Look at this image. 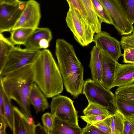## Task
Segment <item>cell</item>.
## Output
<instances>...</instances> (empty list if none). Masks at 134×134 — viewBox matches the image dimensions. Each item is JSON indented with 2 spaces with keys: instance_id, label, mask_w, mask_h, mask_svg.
Here are the masks:
<instances>
[{
  "instance_id": "obj_32",
  "label": "cell",
  "mask_w": 134,
  "mask_h": 134,
  "mask_svg": "<svg viewBox=\"0 0 134 134\" xmlns=\"http://www.w3.org/2000/svg\"><path fill=\"white\" fill-rule=\"evenodd\" d=\"M123 134H134V117L124 118Z\"/></svg>"
},
{
  "instance_id": "obj_4",
  "label": "cell",
  "mask_w": 134,
  "mask_h": 134,
  "mask_svg": "<svg viewBox=\"0 0 134 134\" xmlns=\"http://www.w3.org/2000/svg\"><path fill=\"white\" fill-rule=\"evenodd\" d=\"M68 4L69 9L65 19L67 25L75 40L81 46H87L93 42L95 33L80 12Z\"/></svg>"
},
{
  "instance_id": "obj_31",
  "label": "cell",
  "mask_w": 134,
  "mask_h": 134,
  "mask_svg": "<svg viewBox=\"0 0 134 134\" xmlns=\"http://www.w3.org/2000/svg\"><path fill=\"white\" fill-rule=\"evenodd\" d=\"M120 43L121 47L124 50L127 49L134 48V36L132 34L123 36Z\"/></svg>"
},
{
  "instance_id": "obj_9",
  "label": "cell",
  "mask_w": 134,
  "mask_h": 134,
  "mask_svg": "<svg viewBox=\"0 0 134 134\" xmlns=\"http://www.w3.org/2000/svg\"><path fill=\"white\" fill-rule=\"evenodd\" d=\"M27 1L0 4V33L10 32L19 18Z\"/></svg>"
},
{
  "instance_id": "obj_15",
  "label": "cell",
  "mask_w": 134,
  "mask_h": 134,
  "mask_svg": "<svg viewBox=\"0 0 134 134\" xmlns=\"http://www.w3.org/2000/svg\"><path fill=\"white\" fill-rule=\"evenodd\" d=\"M101 51V49L96 45L93 47L90 53L89 64L92 79L101 84L102 80Z\"/></svg>"
},
{
  "instance_id": "obj_8",
  "label": "cell",
  "mask_w": 134,
  "mask_h": 134,
  "mask_svg": "<svg viewBox=\"0 0 134 134\" xmlns=\"http://www.w3.org/2000/svg\"><path fill=\"white\" fill-rule=\"evenodd\" d=\"M109 14L113 25L121 35L130 34L134 28L116 0H98Z\"/></svg>"
},
{
  "instance_id": "obj_11",
  "label": "cell",
  "mask_w": 134,
  "mask_h": 134,
  "mask_svg": "<svg viewBox=\"0 0 134 134\" xmlns=\"http://www.w3.org/2000/svg\"><path fill=\"white\" fill-rule=\"evenodd\" d=\"M93 42L102 50L104 51L117 62L121 56H123L121 51L120 42L111 36L109 34L104 31L96 34Z\"/></svg>"
},
{
  "instance_id": "obj_36",
  "label": "cell",
  "mask_w": 134,
  "mask_h": 134,
  "mask_svg": "<svg viewBox=\"0 0 134 134\" xmlns=\"http://www.w3.org/2000/svg\"><path fill=\"white\" fill-rule=\"evenodd\" d=\"M124 51L123 62L134 64V48L127 49Z\"/></svg>"
},
{
  "instance_id": "obj_26",
  "label": "cell",
  "mask_w": 134,
  "mask_h": 134,
  "mask_svg": "<svg viewBox=\"0 0 134 134\" xmlns=\"http://www.w3.org/2000/svg\"><path fill=\"white\" fill-rule=\"evenodd\" d=\"M84 115H94L109 116L112 114L108 109L99 105L88 103L87 106L83 110Z\"/></svg>"
},
{
  "instance_id": "obj_3",
  "label": "cell",
  "mask_w": 134,
  "mask_h": 134,
  "mask_svg": "<svg viewBox=\"0 0 134 134\" xmlns=\"http://www.w3.org/2000/svg\"><path fill=\"white\" fill-rule=\"evenodd\" d=\"M35 82L46 98L59 94L63 89V81L58 65L51 52L44 49L33 64Z\"/></svg>"
},
{
  "instance_id": "obj_5",
  "label": "cell",
  "mask_w": 134,
  "mask_h": 134,
  "mask_svg": "<svg viewBox=\"0 0 134 134\" xmlns=\"http://www.w3.org/2000/svg\"><path fill=\"white\" fill-rule=\"evenodd\" d=\"M82 93L85 96L88 103L104 107L112 114L118 110L114 94L110 90L92 79H88L85 81Z\"/></svg>"
},
{
  "instance_id": "obj_7",
  "label": "cell",
  "mask_w": 134,
  "mask_h": 134,
  "mask_svg": "<svg viewBox=\"0 0 134 134\" xmlns=\"http://www.w3.org/2000/svg\"><path fill=\"white\" fill-rule=\"evenodd\" d=\"M41 51L31 50L15 47L11 52L2 70L0 76L23 67L33 64Z\"/></svg>"
},
{
  "instance_id": "obj_2",
  "label": "cell",
  "mask_w": 134,
  "mask_h": 134,
  "mask_svg": "<svg viewBox=\"0 0 134 134\" xmlns=\"http://www.w3.org/2000/svg\"><path fill=\"white\" fill-rule=\"evenodd\" d=\"M0 77V85L5 94L18 103L21 111L28 119L32 118L29 97L35 82L33 64L26 65Z\"/></svg>"
},
{
  "instance_id": "obj_27",
  "label": "cell",
  "mask_w": 134,
  "mask_h": 134,
  "mask_svg": "<svg viewBox=\"0 0 134 134\" xmlns=\"http://www.w3.org/2000/svg\"><path fill=\"white\" fill-rule=\"evenodd\" d=\"M96 14L102 23L112 24L111 19L108 13L98 0H91Z\"/></svg>"
},
{
  "instance_id": "obj_22",
  "label": "cell",
  "mask_w": 134,
  "mask_h": 134,
  "mask_svg": "<svg viewBox=\"0 0 134 134\" xmlns=\"http://www.w3.org/2000/svg\"><path fill=\"white\" fill-rule=\"evenodd\" d=\"M115 93L116 97L134 104V83L128 85L118 87Z\"/></svg>"
},
{
  "instance_id": "obj_16",
  "label": "cell",
  "mask_w": 134,
  "mask_h": 134,
  "mask_svg": "<svg viewBox=\"0 0 134 134\" xmlns=\"http://www.w3.org/2000/svg\"><path fill=\"white\" fill-rule=\"evenodd\" d=\"M52 38L51 32L47 27H39L35 29L24 46L25 48L31 50H39V44L43 39L51 41Z\"/></svg>"
},
{
  "instance_id": "obj_41",
  "label": "cell",
  "mask_w": 134,
  "mask_h": 134,
  "mask_svg": "<svg viewBox=\"0 0 134 134\" xmlns=\"http://www.w3.org/2000/svg\"><path fill=\"white\" fill-rule=\"evenodd\" d=\"M133 34H132V35L134 36V29H133Z\"/></svg>"
},
{
  "instance_id": "obj_35",
  "label": "cell",
  "mask_w": 134,
  "mask_h": 134,
  "mask_svg": "<svg viewBox=\"0 0 134 134\" xmlns=\"http://www.w3.org/2000/svg\"><path fill=\"white\" fill-rule=\"evenodd\" d=\"M108 116L105 115L99 116L94 115H87L81 116L80 117L87 123L90 124H92L94 122L101 120L104 119Z\"/></svg>"
},
{
  "instance_id": "obj_12",
  "label": "cell",
  "mask_w": 134,
  "mask_h": 134,
  "mask_svg": "<svg viewBox=\"0 0 134 134\" xmlns=\"http://www.w3.org/2000/svg\"><path fill=\"white\" fill-rule=\"evenodd\" d=\"M101 56L102 64L101 84L107 89L110 90L114 87V77L118 62L102 50Z\"/></svg>"
},
{
  "instance_id": "obj_18",
  "label": "cell",
  "mask_w": 134,
  "mask_h": 134,
  "mask_svg": "<svg viewBox=\"0 0 134 134\" xmlns=\"http://www.w3.org/2000/svg\"><path fill=\"white\" fill-rule=\"evenodd\" d=\"M94 32L101 31L102 22L97 17L91 0H80Z\"/></svg>"
},
{
  "instance_id": "obj_23",
  "label": "cell",
  "mask_w": 134,
  "mask_h": 134,
  "mask_svg": "<svg viewBox=\"0 0 134 134\" xmlns=\"http://www.w3.org/2000/svg\"><path fill=\"white\" fill-rule=\"evenodd\" d=\"M115 102L118 110L125 118L134 117V104L116 97Z\"/></svg>"
},
{
  "instance_id": "obj_34",
  "label": "cell",
  "mask_w": 134,
  "mask_h": 134,
  "mask_svg": "<svg viewBox=\"0 0 134 134\" xmlns=\"http://www.w3.org/2000/svg\"><path fill=\"white\" fill-rule=\"evenodd\" d=\"M82 134H104L97 127L92 124L87 123L86 126L82 129Z\"/></svg>"
},
{
  "instance_id": "obj_33",
  "label": "cell",
  "mask_w": 134,
  "mask_h": 134,
  "mask_svg": "<svg viewBox=\"0 0 134 134\" xmlns=\"http://www.w3.org/2000/svg\"><path fill=\"white\" fill-rule=\"evenodd\" d=\"M68 4L72 5L85 18L92 28L80 0H66Z\"/></svg>"
},
{
  "instance_id": "obj_29",
  "label": "cell",
  "mask_w": 134,
  "mask_h": 134,
  "mask_svg": "<svg viewBox=\"0 0 134 134\" xmlns=\"http://www.w3.org/2000/svg\"><path fill=\"white\" fill-rule=\"evenodd\" d=\"M113 114H111L104 119L94 122L92 124L100 129L104 134H111L110 123Z\"/></svg>"
},
{
  "instance_id": "obj_10",
  "label": "cell",
  "mask_w": 134,
  "mask_h": 134,
  "mask_svg": "<svg viewBox=\"0 0 134 134\" xmlns=\"http://www.w3.org/2000/svg\"><path fill=\"white\" fill-rule=\"evenodd\" d=\"M41 18L40 4L35 0H29L12 30L20 28L35 29L38 27Z\"/></svg>"
},
{
  "instance_id": "obj_1",
  "label": "cell",
  "mask_w": 134,
  "mask_h": 134,
  "mask_svg": "<svg viewBox=\"0 0 134 134\" xmlns=\"http://www.w3.org/2000/svg\"><path fill=\"white\" fill-rule=\"evenodd\" d=\"M55 53L65 88L74 98H77L82 92L85 81L83 67L73 46L64 39L56 40Z\"/></svg>"
},
{
  "instance_id": "obj_28",
  "label": "cell",
  "mask_w": 134,
  "mask_h": 134,
  "mask_svg": "<svg viewBox=\"0 0 134 134\" xmlns=\"http://www.w3.org/2000/svg\"><path fill=\"white\" fill-rule=\"evenodd\" d=\"M129 21L134 24V0H116Z\"/></svg>"
},
{
  "instance_id": "obj_20",
  "label": "cell",
  "mask_w": 134,
  "mask_h": 134,
  "mask_svg": "<svg viewBox=\"0 0 134 134\" xmlns=\"http://www.w3.org/2000/svg\"><path fill=\"white\" fill-rule=\"evenodd\" d=\"M15 45L9 39L0 33V71L2 69Z\"/></svg>"
},
{
  "instance_id": "obj_38",
  "label": "cell",
  "mask_w": 134,
  "mask_h": 134,
  "mask_svg": "<svg viewBox=\"0 0 134 134\" xmlns=\"http://www.w3.org/2000/svg\"><path fill=\"white\" fill-rule=\"evenodd\" d=\"M0 134H6V129L8 124L4 117L0 115Z\"/></svg>"
},
{
  "instance_id": "obj_25",
  "label": "cell",
  "mask_w": 134,
  "mask_h": 134,
  "mask_svg": "<svg viewBox=\"0 0 134 134\" xmlns=\"http://www.w3.org/2000/svg\"><path fill=\"white\" fill-rule=\"evenodd\" d=\"M4 118L7 122L8 126L13 133L14 131L13 105L12 104L11 99L7 97L4 92Z\"/></svg>"
},
{
  "instance_id": "obj_37",
  "label": "cell",
  "mask_w": 134,
  "mask_h": 134,
  "mask_svg": "<svg viewBox=\"0 0 134 134\" xmlns=\"http://www.w3.org/2000/svg\"><path fill=\"white\" fill-rule=\"evenodd\" d=\"M0 115L4 118V92L1 85L0 86Z\"/></svg>"
},
{
  "instance_id": "obj_21",
  "label": "cell",
  "mask_w": 134,
  "mask_h": 134,
  "mask_svg": "<svg viewBox=\"0 0 134 134\" xmlns=\"http://www.w3.org/2000/svg\"><path fill=\"white\" fill-rule=\"evenodd\" d=\"M35 29L20 28L12 30L9 39L15 45L25 46L29 37Z\"/></svg>"
},
{
  "instance_id": "obj_17",
  "label": "cell",
  "mask_w": 134,
  "mask_h": 134,
  "mask_svg": "<svg viewBox=\"0 0 134 134\" xmlns=\"http://www.w3.org/2000/svg\"><path fill=\"white\" fill-rule=\"evenodd\" d=\"M46 97L35 82L31 89L29 100L34 108L36 113L43 111L48 108L49 104Z\"/></svg>"
},
{
  "instance_id": "obj_24",
  "label": "cell",
  "mask_w": 134,
  "mask_h": 134,
  "mask_svg": "<svg viewBox=\"0 0 134 134\" xmlns=\"http://www.w3.org/2000/svg\"><path fill=\"white\" fill-rule=\"evenodd\" d=\"M124 118L118 110L113 114L110 123L111 134H123Z\"/></svg>"
},
{
  "instance_id": "obj_14",
  "label": "cell",
  "mask_w": 134,
  "mask_h": 134,
  "mask_svg": "<svg viewBox=\"0 0 134 134\" xmlns=\"http://www.w3.org/2000/svg\"><path fill=\"white\" fill-rule=\"evenodd\" d=\"M134 83V64L117 63L114 77V87H122Z\"/></svg>"
},
{
  "instance_id": "obj_6",
  "label": "cell",
  "mask_w": 134,
  "mask_h": 134,
  "mask_svg": "<svg viewBox=\"0 0 134 134\" xmlns=\"http://www.w3.org/2000/svg\"><path fill=\"white\" fill-rule=\"evenodd\" d=\"M73 101L66 96L59 94L53 97L50 105L52 117L56 116L70 126L79 128L78 111Z\"/></svg>"
},
{
  "instance_id": "obj_30",
  "label": "cell",
  "mask_w": 134,
  "mask_h": 134,
  "mask_svg": "<svg viewBox=\"0 0 134 134\" xmlns=\"http://www.w3.org/2000/svg\"><path fill=\"white\" fill-rule=\"evenodd\" d=\"M41 120L43 127L47 134H51L53 128V117L50 113H46L43 115Z\"/></svg>"
},
{
  "instance_id": "obj_13",
  "label": "cell",
  "mask_w": 134,
  "mask_h": 134,
  "mask_svg": "<svg viewBox=\"0 0 134 134\" xmlns=\"http://www.w3.org/2000/svg\"><path fill=\"white\" fill-rule=\"evenodd\" d=\"M13 134H34L35 124L30 122L26 115L16 106H13Z\"/></svg>"
},
{
  "instance_id": "obj_39",
  "label": "cell",
  "mask_w": 134,
  "mask_h": 134,
  "mask_svg": "<svg viewBox=\"0 0 134 134\" xmlns=\"http://www.w3.org/2000/svg\"><path fill=\"white\" fill-rule=\"evenodd\" d=\"M40 133L47 134L43 127L39 123L35 125L34 134Z\"/></svg>"
},
{
  "instance_id": "obj_19",
  "label": "cell",
  "mask_w": 134,
  "mask_h": 134,
  "mask_svg": "<svg viewBox=\"0 0 134 134\" xmlns=\"http://www.w3.org/2000/svg\"><path fill=\"white\" fill-rule=\"evenodd\" d=\"M52 117L54 126L51 134H82L81 127H74L56 116Z\"/></svg>"
},
{
  "instance_id": "obj_40",
  "label": "cell",
  "mask_w": 134,
  "mask_h": 134,
  "mask_svg": "<svg viewBox=\"0 0 134 134\" xmlns=\"http://www.w3.org/2000/svg\"><path fill=\"white\" fill-rule=\"evenodd\" d=\"M20 0H0V4H11L18 2Z\"/></svg>"
}]
</instances>
